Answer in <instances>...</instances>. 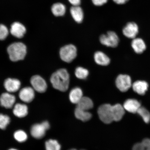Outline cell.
Instances as JSON below:
<instances>
[{
    "label": "cell",
    "mask_w": 150,
    "mask_h": 150,
    "mask_svg": "<svg viewBox=\"0 0 150 150\" xmlns=\"http://www.w3.org/2000/svg\"><path fill=\"white\" fill-rule=\"evenodd\" d=\"M50 82L54 88L60 91L64 92L68 89L70 76L66 69H59L52 75Z\"/></svg>",
    "instance_id": "obj_1"
},
{
    "label": "cell",
    "mask_w": 150,
    "mask_h": 150,
    "mask_svg": "<svg viewBox=\"0 0 150 150\" xmlns=\"http://www.w3.org/2000/svg\"><path fill=\"white\" fill-rule=\"evenodd\" d=\"M7 50L11 60L16 62L24 59L27 54V47L23 43L15 42L8 47Z\"/></svg>",
    "instance_id": "obj_2"
},
{
    "label": "cell",
    "mask_w": 150,
    "mask_h": 150,
    "mask_svg": "<svg viewBox=\"0 0 150 150\" xmlns=\"http://www.w3.org/2000/svg\"><path fill=\"white\" fill-rule=\"evenodd\" d=\"M99 118L103 122L110 124L114 121V113L112 105L106 104L99 107L98 110Z\"/></svg>",
    "instance_id": "obj_3"
},
{
    "label": "cell",
    "mask_w": 150,
    "mask_h": 150,
    "mask_svg": "<svg viewBox=\"0 0 150 150\" xmlns=\"http://www.w3.org/2000/svg\"><path fill=\"white\" fill-rule=\"evenodd\" d=\"M61 59L67 63H70L77 56L76 48L74 45L69 44L62 47L60 50Z\"/></svg>",
    "instance_id": "obj_4"
},
{
    "label": "cell",
    "mask_w": 150,
    "mask_h": 150,
    "mask_svg": "<svg viewBox=\"0 0 150 150\" xmlns=\"http://www.w3.org/2000/svg\"><path fill=\"white\" fill-rule=\"evenodd\" d=\"M99 40L101 44L108 47L115 48L119 44V39L114 31H108L106 35H101Z\"/></svg>",
    "instance_id": "obj_5"
},
{
    "label": "cell",
    "mask_w": 150,
    "mask_h": 150,
    "mask_svg": "<svg viewBox=\"0 0 150 150\" xmlns=\"http://www.w3.org/2000/svg\"><path fill=\"white\" fill-rule=\"evenodd\" d=\"M50 128V125L47 121L41 124H36L32 126L30 132L31 135L37 139H40L44 137L46 131Z\"/></svg>",
    "instance_id": "obj_6"
},
{
    "label": "cell",
    "mask_w": 150,
    "mask_h": 150,
    "mask_svg": "<svg viewBox=\"0 0 150 150\" xmlns=\"http://www.w3.org/2000/svg\"><path fill=\"white\" fill-rule=\"evenodd\" d=\"M115 84L117 88L122 92H125L132 87L130 77L126 74H120L116 79Z\"/></svg>",
    "instance_id": "obj_7"
},
{
    "label": "cell",
    "mask_w": 150,
    "mask_h": 150,
    "mask_svg": "<svg viewBox=\"0 0 150 150\" xmlns=\"http://www.w3.org/2000/svg\"><path fill=\"white\" fill-rule=\"evenodd\" d=\"M33 88L38 92H45L47 89V84L45 80L38 75H35L31 78L30 80Z\"/></svg>",
    "instance_id": "obj_8"
},
{
    "label": "cell",
    "mask_w": 150,
    "mask_h": 150,
    "mask_svg": "<svg viewBox=\"0 0 150 150\" xmlns=\"http://www.w3.org/2000/svg\"><path fill=\"white\" fill-rule=\"evenodd\" d=\"M122 32L123 35L127 38L134 39L138 33V26L134 22H129L124 27Z\"/></svg>",
    "instance_id": "obj_9"
},
{
    "label": "cell",
    "mask_w": 150,
    "mask_h": 150,
    "mask_svg": "<svg viewBox=\"0 0 150 150\" xmlns=\"http://www.w3.org/2000/svg\"><path fill=\"white\" fill-rule=\"evenodd\" d=\"M35 93L34 90L30 87H26L21 90L19 93V97L23 102L29 103L34 98Z\"/></svg>",
    "instance_id": "obj_10"
},
{
    "label": "cell",
    "mask_w": 150,
    "mask_h": 150,
    "mask_svg": "<svg viewBox=\"0 0 150 150\" xmlns=\"http://www.w3.org/2000/svg\"><path fill=\"white\" fill-rule=\"evenodd\" d=\"M16 101V97L9 93H3L0 96L1 105L6 108H12Z\"/></svg>",
    "instance_id": "obj_11"
},
{
    "label": "cell",
    "mask_w": 150,
    "mask_h": 150,
    "mask_svg": "<svg viewBox=\"0 0 150 150\" xmlns=\"http://www.w3.org/2000/svg\"><path fill=\"white\" fill-rule=\"evenodd\" d=\"M21 83L16 79L8 78L6 80L4 86L6 90L9 93L16 92L20 88Z\"/></svg>",
    "instance_id": "obj_12"
},
{
    "label": "cell",
    "mask_w": 150,
    "mask_h": 150,
    "mask_svg": "<svg viewBox=\"0 0 150 150\" xmlns=\"http://www.w3.org/2000/svg\"><path fill=\"white\" fill-rule=\"evenodd\" d=\"M26 29L24 25L18 22H15L11 26L10 32L13 36L18 38H22L26 33Z\"/></svg>",
    "instance_id": "obj_13"
},
{
    "label": "cell",
    "mask_w": 150,
    "mask_h": 150,
    "mask_svg": "<svg viewBox=\"0 0 150 150\" xmlns=\"http://www.w3.org/2000/svg\"><path fill=\"white\" fill-rule=\"evenodd\" d=\"M123 107L127 111L131 113H136L141 106L140 103L136 99H129L124 103Z\"/></svg>",
    "instance_id": "obj_14"
},
{
    "label": "cell",
    "mask_w": 150,
    "mask_h": 150,
    "mask_svg": "<svg viewBox=\"0 0 150 150\" xmlns=\"http://www.w3.org/2000/svg\"><path fill=\"white\" fill-rule=\"evenodd\" d=\"M132 87L135 92L139 95H143L147 91L149 84L144 81L138 80L132 84Z\"/></svg>",
    "instance_id": "obj_15"
},
{
    "label": "cell",
    "mask_w": 150,
    "mask_h": 150,
    "mask_svg": "<svg viewBox=\"0 0 150 150\" xmlns=\"http://www.w3.org/2000/svg\"><path fill=\"white\" fill-rule=\"evenodd\" d=\"M70 13L75 21L81 23L83 21L84 13L82 8L79 6H72L70 8Z\"/></svg>",
    "instance_id": "obj_16"
},
{
    "label": "cell",
    "mask_w": 150,
    "mask_h": 150,
    "mask_svg": "<svg viewBox=\"0 0 150 150\" xmlns=\"http://www.w3.org/2000/svg\"><path fill=\"white\" fill-rule=\"evenodd\" d=\"M131 46L134 52L138 54L143 53L146 48L145 42L142 39L140 38L133 39L131 42Z\"/></svg>",
    "instance_id": "obj_17"
},
{
    "label": "cell",
    "mask_w": 150,
    "mask_h": 150,
    "mask_svg": "<svg viewBox=\"0 0 150 150\" xmlns=\"http://www.w3.org/2000/svg\"><path fill=\"white\" fill-rule=\"evenodd\" d=\"M83 93L79 88L76 87L73 89L69 94V99L71 103L77 104L83 97Z\"/></svg>",
    "instance_id": "obj_18"
},
{
    "label": "cell",
    "mask_w": 150,
    "mask_h": 150,
    "mask_svg": "<svg viewBox=\"0 0 150 150\" xmlns=\"http://www.w3.org/2000/svg\"><path fill=\"white\" fill-rule=\"evenodd\" d=\"M13 112L14 115L19 118L26 117L28 114V108L26 105L18 103L14 106Z\"/></svg>",
    "instance_id": "obj_19"
},
{
    "label": "cell",
    "mask_w": 150,
    "mask_h": 150,
    "mask_svg": "<svg viewBox=\"0 0 150 150\" xmlns=\"http://www.w3.org/2000/svg\"><path fill=\"white\" fill-rule=\"evenodd\" d=\"M76 105V108L87 111L92 108L93 106V103L91 99L86 97H82L81 100Z\"/></svg>",
    "instance_id": "obj_20"
},
{
    "label": "cell",
    "mask_w": 150,
    "mask_h": 150,
    "mask_svg": "<svg viewBox=\"0 0 150 150\" xmlns=\"http://www.w3.org/2000/svg\"><path fill=\"white\" fill-rule=\"evenodd\" d=\"M94 59L97 64L102 66L108 65L110 62V58L105 54L100 51L95 52Z\"/></svg>",
    "instance_id": "obj_21"
},
{
    "label": "cell",
    "mask_w": 150,
    "mask_h": 150,
    "mask_svg": "<svg viewBox=\"0 0 150 150\" xmlns=\"http://www.w3.org/2000/svg\"><path fill=\"white\" fill-rule=\"evenodd\" d=\"M114 121H119L121 120L125 114V110L121 105L117 104L112 105Z\"/></svg>",
    "instance_id": "obj_22"
},
{
    "label": "cell",
    "mask_w": 150,
    "mask_h": 150,
    "mask_svg": "<svg viewBox=\"0 0 150 150\" xmlns=\"http://www.w3.org/2000/svg\"><path fill=\"white\" fill-rule=\"evenodd\" d=\"M52 12L54 16H64L66 11L65 6L61 3H58L52 5Z\"/></svg>",
    "instance_id": "obj_23"
},
{
    "label": "cell",
    "mask_w": 150,
    "mask_h": 150,
    "mask_svg": "<svg viewBox=\"0 0 150 150\" xmlns=\"http://www.w3.org/2000/svg\"><path fill=\"white\" fill-rule=\"evenodd\" d=\"M74 114L77 119L84 122L89 121L92 117L91 114L90 112L76 108L75 109Z\"/></svg>",
    "instance_id": "obj_24"
},
{
    "label": "cell",
    "mask_w": 150,
    "mask_h": 150,
    "mask_svg": "<svg viewBox=\"0 0 150 150\" xmlns=\"http://www.w3.org/2000/svg\"><path fill=\"white\" fill-rule=\"evenodd\" d=\"M133 150H150V139H145L141 142L136 144Z\"/></svg>",
    "instance_id": "obj_25"
},
{
    "label": "cell",
    "mask_w": 150,
    "mask_h": 150,
    "mask_svg": "<svg viewBox=\"0 0 150 150\" xmlns=\"http://www.w3.org/2000/svg\"><path fill=\"white\" fill-rule=\"evenodd\" d=\"M46 150H61V146L57 141L50 139L45 143Z\"/></svg>",
    "instance_id": "obj_26"
},
{
    "label": "cell",
    "mask_w": 150,
    "mask_h": 150,
    "mask_svg": "<svg viewBox=\"0 0 150 150\" xmlns=\"http://www.w3.org/2000/svg\"><path fill=\"white\" fill-rule=\"evenodd\" d=\"M77 78L81 79H84L87 78L89 74L88 71L81 67H78L75 72Z\"/></svg>",
    "instance_id": "obj_27"
},
{
    "label": "cell",
    "mask_w": 150,
    "mask_h": 150,
    "mask_svg": "<svg viewBox=\"0 0 150 150\" xmlns=\"http://www.w3.org/2000/svg\"><path fill=\"white\" fill-rule=\"evenodd\" d=\"M143 119L146 123H149L150 121V113L145 108L141 107L137 112Z\"/></svg>",
    "instance_id": "obj_28"
},
{
    "label": "cell",
    "mask_w": 150,
    "mask_h": 150,
    "mask_svg": "<svg viewBox=\"0 0 150 150\" xmlns=\"http://www.w3.org/2000/svg\"><path fill=\"white\" fill-rule=\"evenodd\" d=\"M14 138L16 141L20 142H25L27 139L28 136L23 130H19L16 131L14 134Z\"/></svg>",
    "instance_id": "obj_29"
},
{
    "label": "cell",
    "mask_w": 150,
    "mask_h": 150,
    "mask_svg": "<svg viewBox=\"0 0 150 150\" xmlns=\"http://www.w3.org/2000/svg\"><path fill=\"white\" fill-rule=\"evenodd\" d=\"M10 122V119L8 116L0 113V129H5Z\"/></svg>",
    "instance_id": "obj_30"
},
{
    "label": "cell",
    "mask_w": 150,
    "mask_h": 150,
    "mask_svg": "<svg viewBox=\"0 0 150 150\" xmlns=\"http://www.w3.org/2000/svg\"><path fill=\"white\" fill-rule=\"evenodd\" d=\"M9 32L6 26L0 24V40H4L8 35Z\"/></svg>",
    "instance_id": "obj_31"
},
{
    "label": "cell",
    "mask_w": 150,
    "mask_h": 150,
    "mask_svg": "<svg viewBox=\"0 0 150 150\" xmlns=\"http://www.w3.org/2000/svg\"><path fill=\"white\" fill-rule=\"evenodd\" d=\"M108 0H92L93 4L96 6H101L107 3Z\"/></svg>",
    "instance_id": "obj_32"
},
{
    "label": "cell",
    "mask_w": 150,
    "mask_h": 150,
    "mask_svg": "<svg viewBox=\"0 0 150 150\" xmlns=\"http://www.w3.org/2000/svg\"><path fill=\"white\" fill-rule=\"evenodd\" d=\"M68 1L72 5V6H79L81 3V0H68Z\"/></svg>",
    "instance_id": "obj_33"
},
{
    "label": "cell",
    "mask_w": 150,
    "mask_h": 150,
    "mask_svg": "<svg viewBox=\"0 0 150 150\" xmlns=\"http://www.w3.org/2000/svg\"><path fill=\"white\" fill-rule=\"evenodd\" d=\"M129 1V0H113L114 2L119 5L125 4Z\"/></svg>",
    "instance_id": "obj_34"
},
{
    "label": "cell",
    "mask_w": 150,
    "mask_h": 150,
    "mask_svg": "<svg viewBox=\"0 0 150 150\" xmlns=\"http://www.w3.org/2000/svg\"><path fill=\"white\" fill-rule=\"evenodd\" d=\"M8 150H18L17 149H9Z\"/></svg>",
    "instance_id": "obj_35"
},
{
    "label": "cell",
    "mask_w": 150,
    "mask_h": 150,
    "mask_svg": "<svg viewBox=\"0 0 150 150\" xmlns=\"http://www.w3.org/2000/svg\"><path fill=\"white\" fill-rule=\"evenodd\" d=\"M70 150H76V149H70Z\"/></svg>",
    "instance_id": "obj_36"
}]
</instances>
